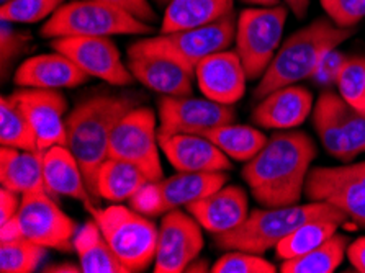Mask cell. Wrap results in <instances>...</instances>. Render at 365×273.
<instances>
[{"label": "cell", "mask_w": 365, "mask_h": 273, "mask_svg": "<svg viewBox=\"0 0 365 273\" xmlns=\"http://www.w3.org/2000/svg\"><path fill=\"white\" fill-rule=\"evenodd\" d=\"M88 79L68 56L61 53L40 54L25 59L15 71L14 82L19 87L31 88H73Z\"/></svg>", "instance_id": "21"}, {"label": "cell", "mask_w": 365, "mask_h": 273, "mask_svg": "<svg viewBox=\"0 0 365 273\" xmlns=\"http://www.w3.org/2000/svg\"><path fill=\"white\" fill-rule=\"evenodd\" d=\"M159 146L177 172H228L231 160L217 144L202 135H161Z\"/></svg>", "instance_id": "18"}, {"label": "cell", "mask_w": 365, "mask_h": 273, "mask_svg": "<svg viewBox=\"0 0 365 273\" xmlns=\"http://www.w3.org/2000/svg\"><path fill=\"white\" fill-rule=\"evenodd\" d=\"M318 148L303 131H279L242 169L252 197L264 208L298 205Z\"/></svg>", "instance_id": "1"}, {"label": "cell", "mask_w": 365, "mask_h": 273, "mask_svg": "<svg viewBox=\"0 0 365 273\" xmlns=\"http://www.w3.org/2000/svg\"><path fill=\"white\" fill-rule=\"evenodd\" d=\"M202 93L218 103L235 105L246 92V71L236 51L215 53L205 58L195 69Z\"/></svg>", "instance_id": "17"}, {"label": "cell", "mask_w": 365, "mask_h": 273, "mask_svg": "<svg viewBox=\"0 0 365 273\" xmlns=\"http://www.w3.org/2000/svg\"><path fill=\"white\" fill-rule=\"evenodd\" d=\"M242 2L259 5V7H267V5H277L279 0H242Z\"/></svg>", "instance_id": "47"}, {"label": "cell", "mask_w": 365, "mask_h": 273, "mask_svg": "<svg viewBox=\"0 0 365 273\" xmlns=\"http://www.w3.org/2000/svg\"><path fill=\"white\" fill-rule=\"evenodd\" d=\"M336 86L347 105L365 111V58L362 56L346 58L337 74Z\"/></svg>", "instance_id": "34"}, {"label": "cell", "mask_w": 365, "mask_h": 273, "mask_svg": "<svg viewBox=\"0 0 365 273\" xmlns=\"http://www.w3.org/2000/svg\"><path fill=\"white\" fill-rule=\"evenodd\" d=\"M185 272H189V273H205V272H212V269H210L207 260L197 257V259H193L189 265H187Z\"/></svg>", "instance_id": "45"}, {"label": "cell", "mask_w": 365, "mask_h": 273, "mask_svg": "<svg viewBox=\"0 0 365 273\" xmlns=\"http://www.w3.org/2000/svg\"><path fill=\"white\" fill-rule=\"evenodd\" d=\"M33 38L29 31H20L14 28V24L2 20L0 24V68H2V79L9 74L10 66L20 56L31 49Z\"/></svg>", "instance_id": "37"}, {"label": "cell", "mask_w": 365, "mask_h": 273, "mask_svg": "<svg viewBox=\"0 0 365 273\" xmlns=\"http://www.w3.org/2000/svg\"><path fill=\"white\" fill-rule=\"evenodd\" d=\"M347 56H344L342 53L337 51V49H333L328 54L324 56V59L319 63L318 69L314 71L313 79L317 81L322 86H331V83H336L337 74L344 64Z\"/></svg>", "instance_id": "40"}, {"label": "cell", "mask_w": 365, "mask_h": 273, "mask_svg": "<svg viewBox=\"0 0 365 273\" xmlns=\"http://www.w3.org/2000/svg\"><path fill=\"white\" fill-rule=\"evenodd\" d=\"M354 31L356 28L337 26L328 16L317 19L293 33L280 44L277 54L254 91V98L261 100L277 88L313 77L324 56L349 40Z\"/></svg>", "instance_id": "3"}, {"label": "cell", "mask_w": 365, "mask_h": 273, "mask_svg": "<svg viewBox=\"0 0 365 273\" xmlns=\"http://www.w3.org/2000/svg\"><path fill=\"white\" fill-rule=\"evenodd\" d=\"M344 103L339 93L323 91L313 107V126L326 153L341 163H349L342 118Z\"/></svg>", "instance_id": "25"}, {"label": "cell", "mask_w": 365, "mask_h": 273, "mask_svg": "<svg viewBox=\"0 0 365 273\" xmlns=\"http://www.w3.org/2000/svg\"><path fill=\"white\" fill-rule=\"evenodd\" d=\"M349 239L334 234L322 246L314 247L300 257L284 260L280 265L282 273H333L347 255Z\"/></svg>", "instance_id": "30"}, {"label": "cell", "mask_w": 365, "mask_h": 273, "mask_svg": "<svg viewBox=\"0 0 365 273\" xmlns=\"http://www.w3.org/2000/svg\"><path fill=\"white\" fill-rule=\"evenodd\" d=\"M337 26L356 28L365 19V0H319Z\"/></svg>", "instance_id": "38"}, {"label": "cell", "mask_w": 365, "mask_h": 273, "mask_svg": "<svg viewBox=\"0 0 365 273\" xmlns=\"http://www.w3.org/2000/svg\"><path fill=\"white\" fill-rule=\"evenodd\" d=\"M0 144L21 150H40L29 116L12 96L0 100Z\"/></svg>", "instance_id": "31"}, {"label": "cell", "mask_w": 365, "mask_h": 273, "mask_svg": "<svg viewBox=\"0 0 365 273\" xmlns=\"http://www.w3.org/2000/svg\"><path fill=\"white\" fill-rule=\"evenodd\" d=\"M158 4H161V5H165V7H168V5L173 2V0H156Z\"/></svg>", "instance_id": "48"}, {"label": "cell", "mask_w": 365, "mask_h": 273, "mask_svg": "<svg viewBox=\"0 0 365 273\" xmlns=\"http://www.w3.org/2000/svg\"><path fill=\"white\" fill-rule=\"evenodd\" d=\"M202 136L217 144L230 159L240 160V163L251 160L269 139L256 128L235 123L217 126L213 130L202 133Z\"/></svg>", "instance_id": "29"}, {"label": "cell", "mask_w": 365, "mask_h": 273, "mask_svg": "<svg viewBox=\"0 0 365 273\" xmlns=\"http://www.w3.org/2000/svg\"><path fill=\"white\" fill-rule=\"evenodd\" d=\"M159 148L156 115L151 108L138 105L115 126L108 144V158L128 160L140 167L149 180L156 182L164 178Z\"/></svg>", "instance_id": "10"}, {"label": "cell", "mask_w": 365, "mask_h": 273, "mask_svg": "<svg viewBox=\"0 0 365 273\" xmlns=\"http://www.w3.org/2000/svg\"><path fill=\"white\" fill-rule=\"evenodd\" d=\"M235 12V0H173L165 7L161 33L215 24Z\"/></svg>", "instance_id": "26"}, {"label": "cell", "mask_w": 365, "mask_h": 273, "mask_svg": "<svg viewBox=\"0 0 365 273\" xmlns=\"http://www.w3.org/2000/svg\"><path fill=\"white\" fill-rule=\"evenodd\" d=\"M226 182V172H177L173 177L146 183L130 200V205L145 216L165 215L208 197Z\"/></svg>", "instance_id": "9"}, {"label": "cell", "mask_w": 365, "mask_h": 273, "mask_svg": "<svg viewBox=\"0 0 365 273\" xmlns=\"http://www.w3.org/2000/svg\"><path fill=\"white\" fill-rule=\"evenodd\" d=\"M317 220H331L341 225L349 221L341 210L323 202L254 210L240 227L230 232L215 234V244L223 250H247L262 255L277 247L282 239L300 226Z\"/></svg>", "instance_id": "4"}, {"label": "cell", "mask_w": 365, "mask_h": 273, "mask_svg": "<svg viewBox=\"0 0 365 273\" xmlns=\"http://www.w3.org/2000/svg\"><path fill=\"white\" fill-rule=\"evenodd\" d=\"M342 118H344L347 155H349L351 163L357 155L365 153V111H361L344 103Z\"/></svg>", "instance_id": "39"}, {"label": "cell", "mask_w": 365, "mask_h": 273, "mask_svg": "<svg viewBox=\"0 0 365 273\" xmlns=\"http://www.w3.org/2000/svg\"><path fill=\"white\" fill-rule=\"evenodd\" d=\"M187 211L213 236L230 232L247 220V193L237 185H223L208 197L187 206Z\"/></svg>", "instance_id": "19"}, {"label": "cell", "mask_w": 365, "mask_h": 273, "mask_svg": "<svg viewBox=\"0 0 365 273\" xmlns=\"http://www.w3.org/2000/svg\"><path fill=\"white\" fill-rule=\"evenodd\" d=\"M46 257V247L25 237L0 242V272L2 273H31Z\"/></svg>", "instance_id": "33"}, {"label": "cell", "mask_w": 365, "mask_h": 273, "mask_svg": "<svg viewBox=\"0 0 365 273\" xmlns=\"http://www.w3.org/2000/svg\"><path fill=\"white\" fill-rule=\"evenodd\" d=\"M96 2H105V4H113L118 5V7L128 10L138 19L146 21V24H153L156 21V14L151 7V4L148 0H96Z\"/></svg>", "instance_id": "41"}, {"label": "cell", "mask_w": 365, "mask_h": 273, "mask_svg": "<svg viewBox=\"0 0 365 273\" xmlns=\"http://www.w3.org/2000/svg\"><path fill=\"white\" fill-rule=\"evenodd\" d=\"M44 150L0 149V183L20 195L46 192L43 175Z\"/></svg>", "instance_id": "24"}, {"label": "cell", "mask_w": 365, "mask_h": 273, "mask_svg": "<svg viewBox=\"0 0 365 273\" xmlns=\"http://www.w3.org/2000/svg\"><path fill=\"white\" fill-rule=\"evenodd\" d=\"M305 195L309 202L329 203L347 220L365 227V160L337 167H313Z\"/></svg>", "instance_id": "11"}, {"label": "cell", "mask_w": 365, "mask_h": 273, "mask_svg": "<svg viewBox=\"0 0 365 273\" xmlns=\"http://www.w3.org/2000/svg\"><path fill=\"white\" fill-rule=\"evenodd\" d=\"M7 2H10V0H0V5H4V4H7Z\"/></svg>", "instance_id": "49"}, {"label": "cell", "mask_w": 365, "mask_h": 273, "mask_svg": "<svg viewBox=\"0 0 365 273\" xmlns=\"http://www.w3.org/2000/svg\"><path fill=\"white\" fill-rule=\"evenodd\" d=\"M236 111L233 105L218 103L210 98L169 97L159 100V133L177 135V133H202L213 128L235 123Z\"/></svg>", "instance_id": "14"}, {"label": "cell", "mask_w": 365, "mask_h": 273, "mask_svg": "<svg viewBox=\"0 0 365 273\" xmlns=\"http://www.w3.org/2000/svg\"><path fill=\"white\" fill-rule=\"evenodd\" d=\"M44 272L49 273H79L82 272L81 265H74V264H59V265H51L48 267Z\"/></svg>", "instance_id": "46"}, {"label": "cell", "mask_w": 365, "mask_h": 273, "mask_svg": "<svg viewBox=\"0 0 365 273\" xmlns=\"http://www.w3.org/2000/svg\"><path fill=\"white\" fill-rule=\"evenodd\" d=\"M128 69L143 86L169 97L192 96L193 72L163 56L128 54Z\"/></svg>", "instance_id": "22"}, {"label": "cell", "mask_w": 365, "mask_h": 273, "mask_svg": "<svg viewBox=\"0 0 365 273\" xmlns=\"http://www.w3.org/2000/svg\"><path fill=\"white\" fill-rule=\"evenodd\" d=\"M347 259L359 273H365V237H359L347 246Z\"/></svg>", "instance_id": "43"}, {"label": "cell", "mask_w": 365, "mask_h": 273, "mask_svg": "<svg viewBox=\"0 0 365 273\" xmlns=\"http://www.w3.org/2000/svg\"><path fill=\"white\" fill-rule=\"evenodd\" d=\"M313 110V96L305 87L287 86L261 98L252 111V121L267 130H293L305 123Z\"/></svg>", "instance_id": "20"}, {"label": "cell", "mask_w": 365, "mask_h": 273, "mask_svg": "<svg viewBox=\"0 0 365 273\" xmlns=\"http://www.w3.org/2000/svg\"><path fill=\"white\" fill-rule=\"evenodd\" d=\"M74 250L82 273H130L103 237L96 221H88L77 231Z\"/></svg>", "instance_id": "28"}, {"label": "cell", "mask_w": 365, "mask_h": 273, "mask_svg": "<svg viewBox=\"0 0 365 273\" xmlns=\"http://www.w3.org/2000/svg\"><path fill=\"white\" fill-rule=\"evenodd\" d=\"M54 51L68 56L88 77H97L112 86H131L135 76L121 61L117 44L110 38L69 36L51 41Z\"/></svg>", "instance_id": "13"}, {"label": "cell", "mask_w": 365, "mask_h": 273, "mask_svg": "<svg viewBox=\"0 0 365 273\" xmlns=\"http://www.w3.org/2000/svg\"><path fill=\"white\" fill-rule=\"evenodd\" d=\"M236 24L237 19L233 12L210 25L143 38L131 44L128 54L141 53L163 56L195 74L197 66L205 58L225 51L233 44L236 38Z\"/></svg>", "instance_id": "7"}, {"label": "cell", "mask_w": 365, "mask_h": 273, "mask_svg": "<svg viewBox=\"0 0 365 273\" xmlns=\"http://www.w3.org/2000/svg\"><path fill=\"white\" fill-rule=\"evenodd\" d=\"M43 175L48 193L79 200L86 206L92 203L84 172L68 146H53L44 150Z\"/></svg>", "instance_id": "23"}, {"label": "cell", "mask_w": 365, "mask_h": 273, "mask_svg": "<svg viewBox=\"0 0 365 273\" xmlns=\"http://www.w3.org/2000/svg\"><path fill=\"white\" fill-rule=\"evenodd\" d=\"M86 208L130 273L145 272L156 260L159 227L148 220L149 216L121 205L97 208L91 203Z\"/></svg>", "instance_id": "6"}, {"label": "cell", "mask_w": 365, "mask_h": 273, "mask_svg": "<svg viewBox=\"0 0 365 273\" xmlns=\"http://www.w3.org/2000/svg\"><path fill=\"white\" fill-rule=\"evenodd\" d=\"M151 180L140 167L115 158L103 160L97 174V198L121 203L135 197Z\"/></svg>", "instance_id": "27"}, {"label": "cell", "mask_w": 365, "mask_h": 273, "mask_svg": "<svg viewBox=\"0 0 365 273\" xmlns=\"http://www.w3.org/2000/svg\"><path fill=\"white\" fill-rule=\"evenodd\" d=\"M151 24H146L128 10L113 4L96 0H74L59 7L56 14L44 21L40 35L43 38L98 36L112 38L118 35H149Z\"/></svg>", "instance_id": "5"}, {"label": "cell", "mask_w": 365, "mask_h": 273, "mask_svg": "<svg viewBox=\"0 0 365 273\" xmlns=\"http://www.w3.org/2000/svg\"><path fill=\"white\" fill-rule=\"evenodd\" d=\"M289 15L287 5L245 9L237 16L235 51L245 66L247 81H256L277 54Z\"/></svg>", "instance_id": "8"}, {"label": "cell", "mask_w": 365, "mask_h": 273, "mask_svg": "<svg viewBox=\"0 0 365 273\" xmlns=\"http://www.w3.org/2000/svg\"><path fill=\"white\" fill-rule=\"evenodd\" d=\"M341 222L331 220L309 221L289 234L285 239H282L277 247H275V254L280 260L300 257V255L309 252L314 247L322 246L331 236H334Z\"/></svg>", "instance_id": "32"}, {"label": "cell", "mask_w": 365, "mask_h": 273, "mask_svg": "<svg viewBox=\"0 0 365 273\" xmlns=\"http://www.w3.org/2000/svg\"><path fill=\"white\" fill-rule=\"evenodd\" d=\"M136 107L138 100L130 96H101L79 103L66 118L68 148L81 164L93 198H97L98 169L108 159V144L115 126Z\"/></svg>", "instance_id": "2"}, {"label": "cell", "mask_w": 365, "mask_h": 273, "mask_svg": "<svg viewBox=\"0 0 365 273\" xmlns=\"http://www.w3.org/2000/svg\"><path fill=\"white\" fill-rule=\"evenodd\" d=\"M203 227L187 211L173 210L164 215L159 226L156 260V273H182L203 249Z\"/></svg>", "instance_id": "15"}, {"label": "cell", "mask_w": 365, "mask_h": 273, "mask_svg": "<svg viewBox=\"0 0 365 273\" xmlns=\"http://www.w3.org/2000/svg\"><path fill=\"white\" fill-rule=\"evenodd\" d=\"M64 0H10L0 5V19L10 24H38L63 7Z\"/></svg>", "instance_id": "35"}, {"label": "cell", "mask_w": 365, "mask_h": 273, "mask_svg": "<svg viewBox=\"0 0 365 273\" xmlns=\"http://www.w3.org/2000/svg\"><path fill=\"white\" fill-rule=\"evenodd\" d=\"M21 237L38 244V246L71 252L74 249L77 231L76 221L66 215L48 192H35L21 195L19 213Z\"/></svg>", "instance_id": "12"}, {"label": "cell", "mask_w": 365, "mask_h": 273, "mask_svg": "<svg viewBox=\"0 0 365 273\" xmlns=\"http://www.w3.org/2000/svg\"><path fill=\"white\" fill-rule=\"evenodd\" d=\"M213 273H275L277 267L247 250H230L212 267Z\"/></svg>", "instance_id": "36"}, {"label": "cell", "mask_w": 365, "mask_h": 273, "mask_svg": "<svg viewBox=\"0 0 365 273\" xmlns=\"http://www.w3.org/2000/svg\"><path fill=\"white\" fill-rule=\"evenodd\" d=\"M12 97L29 116L38 139V149L68 146V128L64 120L68 100L63 93L53 88L20 87Z\"/></svg>", "instance_id": "16"}, {"label": "cell", "mask_w": 365, "mask_h": 273, "mask_svg": "<svg viewBox=\"0 0 365 273\" xmlns=\"http://www.w3.org/2000/svg\"><path fill=\"white\" fill-rule=\"evenodd\" d=\"M21 203V195L16 193L10 188L2 187L0 190V225L12 220L14 216L19 213Z\"/></svg>", "instance_id": "42"}, {"label": "cell", "mask_w": 365, "mask_h": 273, "mask_svg": "<svg viewBox=\"0 0 365 273\" xmlns=\"http://www.w3.org/2000/svg\"><path fill=\"white\" fill-rule=\"evenodd\" d=\"M280 2V0H279ZM284 5L289 7V10H292L293 15L297 16V19L303 20L308 14V7H309V0H282Z\"/></svg>", "instance_id": "44"}]
</instances>
